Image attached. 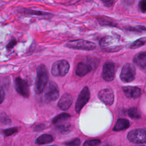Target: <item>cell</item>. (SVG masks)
Wrapping results in <instances>:
<instances>
[{"instance_id":"6da1fadb","label":"cell","mask_w":146,"mask_h":146,"mask_svg":"<svg viewBox=\"0 0 146 146\" xmlns=\"http://www.w3.org/2000/svg\"><path fill=\"white\" fill-rule=\"evenodd\" d=\"M48 79V73L46 66L39 64L36 68V78L35 81V92L40 94L44 90Z\"/></svg>"},{"instance_id":"7a4b0ae2","label":"cell","mask_w":146,"mask_h":146,"mask_svg":"<svg viewBox=\"0 0 146 146\" xmlns=\"http://www.w3.org/2000/svg\"><path fill=\"white\" fill-rule=\"evenodd\" d=\"M70 68L68 62L66 60H60L53 63L51 74L55 76H63L67 74Z\"/></svg>"},{"instance_id":"3957f363","label":"cell","mask_w":146,"mask_h":146,"mask_svg":"<svg viewBox=\"0 0 146 146\" xmlns=\"http://www.w3.org/2000/svg\"><path fill=\"white\" fill-rule=\"evenodd\" d=\"M66 46L70 48L83 50H92L96 48V45L94 43L83 39L70 41L66 44Z\"/></svg>"},{"instance_id":"277c9868","label":"cell","mask_w":146,"mask_h":146,"mask_svg":"<svg viewBox=\"0 0 146 146\" xmlns=\"http://www.w3.org/2000/svg\"><path fill=\"white\" fill-rule=\"evenodd\" d=\"M135 68L131 63H125L122 67L120 73V79L124 82H132L135 76Z\"/></svg>"},{"instance_id":"5b68a950","label":"cell","mask_w":146,"mask_h":146,"mask_svg":"<svg viewBox=\"0 0 146 146\" xmlns=\"http://www.w3.org/2000/svg\"><path fill=\"white\" fill-rule=\"evenodd\" d=\"M59 95V91L56 83L50 82L44 92V98L46 102H51L56 100Z\"/></svg>"},{"instance_id":"8992f818","label":"cell","mask_w":146,"mask_h":146,"mask_svg":"<svg viewBox=\"0 0 146 146\" xmlns=\"http://www.w3.org/2000/svg\"><path fill=\"white\" fill-rule=\"evenodd\" d=\"M128 139L135 143H146V131L141 129H133L128 132Z\"/></svg>"},{"instance_id":"52a82bcc","label":"cell","mask_w":146,"mask_h":146,"mask_svg":"<svg viewBox=\"0 0 146 146\" xmlns=\"http://www.w3.org/2000/svg\"><path fill=\"white\" fill-rule=\"evenodd\" d=\"M90 91L87 87H84L80 91L75 103V111L79 113L90 99Z\"/></svg>"},{"instance_id":"ba28073f","label":"cell","mask_w":146,"mask_h":146,"mask_svg":"<svg viewBox=\"0 0 146 146\" xmlns=\"http://www.w3.org/2000/svg\"><path fill=\"white\" fill-rule=\"evenodd\" d=\"M14 86L17 92L25 98H28L30 91L27 83L21 78H16L14 80Z\"/></svg>"},{"instance_id":"9c48e42d","label":"cell","mask_w":146,"mask_h":146,"mask_svg":"<svg viewBox=\"0 0 146 146\" xmlns=\"http://www.w3.org/2000/svg\"><path fill=\"white\" fill-rule=\"evenodd\" d=\"M115 75V67L111 62H107L104 63L102 70V78L107 82L112 81Z\"/></svg>"},{"instance_id":"30bf717a","label":"cell","mask_w":146,"mask_h":146,"mask_svg":"<svg viewBox=\"0 0 146 146\" xmlns=\"http://www.w3.org/2000/svg\"><path fill=\"white\" fill-rule=\"evenodd\" d=\"M99 99L107 105H111L114 100L113 91L110 88H105L100 90L98 93Z\"/></svg>"},{"instance_id":"8fae6325","label":"cell","mask_w":146,"mask_h":146,"mask_svg":"<svg viewBox=\"0 0 146 146\" xmlns=\"http://www.w3.org/2000/svg\"><path fill=\"white\" fill-rule=\"evenodd\" d=\"M72 96L69 94H65L59 99L58 106L62 110H66L70 108L72 103Z\"/></svg>"},{"instance_id":"7c38bea8","label":"cell","mask_w":146,"mask_h":146,"mask_svg":"<svg viewBox=\"0 0 146 146\" xmlns=\"http://www.w3.org/2000/svg\"><path fill=\"white\" fill-rule=\"evenodd\" d=\"M92 69V66L88 63L79 62L76 67L75 73L79 76H83L88 74Z\"/></svg>"},{"instance_id":"4fadbf2b","label":"cell","mask_w":146,"mask_h":146,"mask_svg":"<svg viewBox=\"0 0 146 146\" xmlns=\"http://www.w3.org/2000/svg\"><path fill=\"white\" fill-rule=\"evenodd\" d=\"M123 91L127 97L134 99L138 98L141 93V91L139 88L132 86L123 87Z\"/></svg>"},{"instance_id":"5bb4252c","label":"cell","mask_w":146,"mask_h":146,"mask_svg":"<svg viewBox=\"0 0 146 146\" xmlns=\"http://www.w3.org/2000/svg\"><path fill=\"white\" fill-rule=\"evenodd\" d=\"M133 62L139 67H146V51L141 52L137 54L134 58Z\"/></svg>"},{"instance_id":"9a60e30c","label":"cell","mask_w":146,"mask_h":146,"mask_svg":"<svg viewBox=\"0 0 146 146\" xmlns=\"http://www.w3.org/2000/svg\"><path fill=\"white\" fill-rule=\"evenodd\" d=\"M129 127V122L125 119H119L113 128V131H119L124 130Z\"/></svg>"},{"instance_id":"2e32d148","label":"cell","mask_w":146,"mask_h":146,"mask_svg":"<svg viewBox=\"0 0 146 146\" xmlns=\"http://www.w3.org/2000/svg\"><path fill=\"white\" fill-rule=\"evenodd\" d=\"M54 137L48 134H43L39 136L35 140V143L38 145L44 144L53 141Z\"/></svg>"},{"instance_id":"e0dca14e","label":"cell","mask_w":146,"mask_h":146,"mask_svg":"<svg viewBox=\"0 0 146 146\" xmlns=\"http://www.w3.org/2000/svg\"><path fill=\"white\" fill-rule=\"evenodd\" d=\"M70 117V114L67 113H62L54 118V119L52 120V123L54 124L58 125L62 123H66Z\"/></svg>"},{"instance_id":"ac0fdd59","label":"cell","mask_w":146,"mask_h":146,"mask_svg":"<svg viewBox=\"0 0 146 146\" xmlns=\"http://www.w3.org/2000/svg\"><path fill=\"white\" fill-rule=\"evenodd\" d=\"M55 129L61 133H66L68 132L71 129V125L68 123H64L56 125Z\"/></svg>"},{"instance_id":"d6986e66","label":"cell","mask_w":146,"mask_h":146,"mask_svg":"<svg viewBox=\"0 0 146 146\" xmlns=\"http://www.w3.org/2000/svg\"><path fill=\"white\" fill-rule=\"evenodd\" d=\"M128 115L129 116L133 119H137L140 117V114L139 111L136 108L132 107L130 108L128 111Z\"/></svg>"},{"instance_id":"ffe728a7","label":"cell","mask_w":146,"mask_h":146,"mask_svg":"<svg viewBox=\"0 0 146 146\" xmlns=\"http://www.w3.org/2000/svg\"><path fill=\"white\" fill-rule=\"evenodd\" d=\"M145 42H146L145 38H143L139 39L133 42L131 44L130 48H138L139 47H141V46H142L143 45H144L145 44Z\"/></svg>"},{"instance_id":"44dd1931","label":"cell","mask_w":146,"mask_h":146,"mask_svg":"<svg viewBox=\"0 0 146 146\" xmlns=\"http://www.w3.org/2000/svg\"><path fill=\"white\" fill-rule=\"evenodd\" d=\"M100 143V140L99 139H92L86 141L83 146H98Z\"/></svg>"},{"instance_id":"7402d4cb","label":"cell","mask_w":146,"mask_h":146,"mask_svg":"<svg viewBox=\"0 0 146 146\" xmlns=\"http://www.w3.org/2000/svg\"><path fill=\"white\" fill-rule=\"evenodd\" d=\"M3 133L5 135V136H11L18 132V128H15V127L10 128L6 129L3 130Z\"/></svg>"},{"instance_id":"603a6c76","label":"cell","mask_w":146,"mask_h":146,"mask_svg":"<svg viewBox=\"0 0 146 146\" xmlns=\"http://www.w3.org/2000/svg\"><path fill=\"white\" fill-rule=\"evenodd\" d=\"M80 144V140L78 138H75L69 141L66 142L65 143V145L66 146H79Z\"/></svg>"},{"instance_id":"cb8c5ba5","label":"cell","mask_w":146,"mask_h":146,"mask_svg":"<svg viewBox=\"0 0 146 146\" xmlns=\"http://www.w3.org/2000/svg\"><path fill=\"white\" fill-rule=\"evenodd\" d=\"M139 6L142 11L143 12L145 11H146V0H141L139 4Z\"/></svg>"},{"instance_id":"d4e9b609","label":"cell","mask_w":146,"mask_h":146,"mask_svg":"<svg viewBox=\"0 0 146 146\" xmlns=\"http://www.w3.org/2000/svg\"><path fill=\"white\" fill-rule=\"evenodd\" d=\"M115 0H102L104 5L107 7L111 6L113 3H114Z\"/></svg>"},{"instance_id":"484cf974","label":"cell","mask_w":146,"mask_h":146,"mask_svg":"<svg viewBox=\"0 0 146 146\" xmlns=\"http://www.w3.org/2000/svg\"><path fill=\"white\" fill-rule=\"evenodd\" d=\"M1 117L3 118V119H1V121L4 124H9L10 123V120L7 116H5V117L2 116Z\"/></svg>"},{"instance_id":"4316f807","label":"cell","mask_w":146,"mask_h":146,"mask_svg":"<svg viewBox=\"0 0 146 146\" xmlns=\"http://www.w3.org/2000/svg\"><path fill=\"white\" fill-rule=\"evenodd\" d=\"M15 43H16L15 40H12V41H11V42L7 45V49H10V48H11L15 45Z\"/></svg>"},{"instance_id":"83f0119b","label":"cell","mask_w":146,"mask_h":146,"mask_svg":"<svg viewBox=\"0 0 146 146\" xmlns=\"http://www.w3.org/2000/svg\"><path fill=\"white\" fill-rule=\"evenodd\" d=\"M4 98H5V92L3 88L1 87V103H2L4 99Z\"/></svg>"},{"instance_id":"f1b7e54d","label":"cell","mask_w":146,"mask_h":146,"mask_svg":"<svg viewBox=\"0 0 146 146\" xmlns=\"http://www.w3.org/2000/svg\"><path fill=\"white\" fill-rule=\"evenodd\" d=\"M44 128V125L43 124H38L35 126L34 129L35 131H40L42 129Z\"/></svg>"},{"instance_id":"f546056e","label":"cell","mask_w":146,"mask_h":146,"mask_svg":"<svg viewBox=\"0 0 146 146\" xmlns=\"http://www.w3.org/2000/svg\"><path fill=\"white\" fill-rule=\"evenodd\" d=\"M49 146H56V145H49Z\"/></svg>"},{"instance_id":"4dcf8cb0","label":"cell","mask_w":146,"mask_h":146,"mask_svg":"<svg viewBox=\"0 0 146 146\" xmlns=\"http://www.w3.org/2000/svg\"><path fill=\"white\" fill-rule=\"evenodd\" d=\"M140 146H144V145H140Z\"/></svg>"}]
</instances>
